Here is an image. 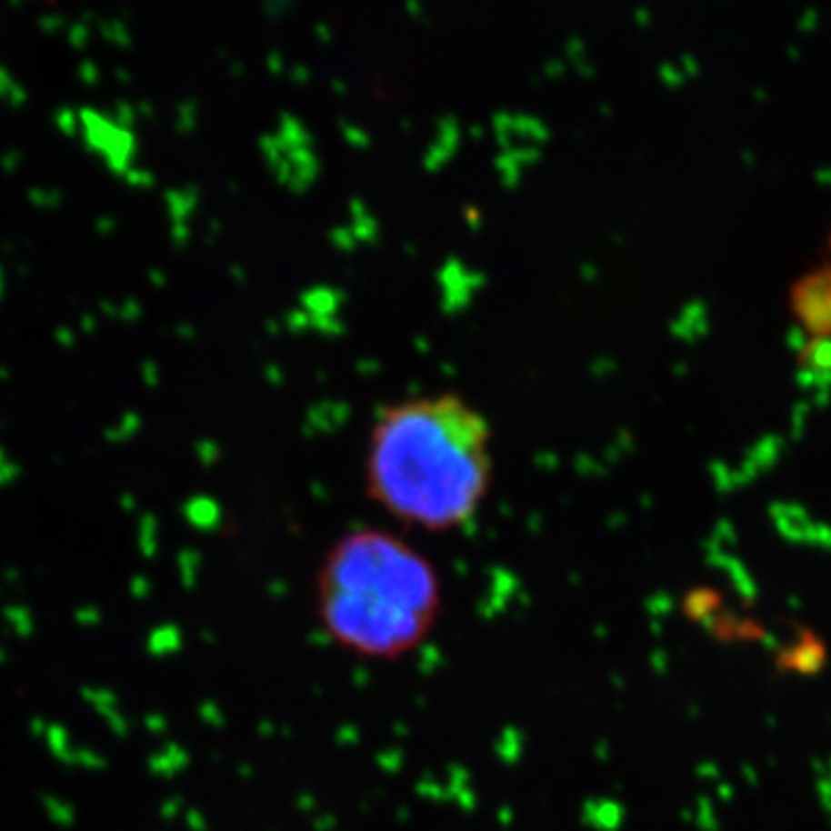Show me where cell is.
Here are the masks:
<instances>
[{
  "mask_svg": "<svg viewBox=\"0 0 831 831\" xmlns=\"http://www.w3.org/2000/svg\"><path fill=\"white\" fill-rule=\"evenodd\" d=\"M492 478L490 423L457 393L405 397L376 414L365 490L402 525L432 534L469 525Z\"/></svg>",
  "mask_w": 831,
  "mask_h": 831,
  "instance_id": "obj_1",
  "label": "cell"
},
{
  "mask_svg": "<svg viewBox=\"0 0 831 831\" xmlns=\"http://www.w3.org/2000/svg\"><path fill=\"white\" fill-rule=\"evenodd\" d=\"M441 577L418 547L379 526H355L325 552L316 615L340 649L370 661L409 656L439 624Z\"/></svg>",
  "mask_w": 831,
  "mask_h": 831,
  "instance_id": "obj_2",
  "label": "cell"
},
{
  "mask_svg": "<svg viewBox=\"0 0 831 831\" xmlns=\"http://www.w3.org/2000/svg\"><path fill=\"white\" fill-rule=\"evenodd\" d=\"M795 316L801 325H806L811 335H829L831 333V268L817 271L816 275L796 282L792 294Z\"/></svg>",
  "mask_w": 831,
  "mask_h": 831,
  "instance_id": "obj_3",
  "label": "cell"
},
{
  "mask_svg": "<svg viewBox=\"0 0 831 831\" xmlns=\"http://www.w3.org/2000/svg\"><path fill=\"white\" fill-rule=\"evenodd\" d=\"M181 640H178V631L174 626H162L157 631L151 633V637L145 640V649L155 654V656H162V654H169V651L178 649Z\"/></svg>",
  "mask_w": 831,
  "mask_h": 831,
  "instance_id": "obj_4",
  "label": "cell"
},
{
  "mask_svg": "<svg viewBox=\"0 0 831 831\" xmlns=\"http://www.w3.org/2000/svg\"><path fill=\"white\" fill-rule=\"evenodd\" d=\"M46 739H49V746L51 751H54V756L70 765L75 748H70V736H67V732L63 730L61 726H51L49 730H46Z\"/></svg>",
  "mask_w": 831,
  "mask_h": 831,
  "instance_id": "obj_5",
  "label": "cell"
},
{
  "mask_svg": "<svg viewBox=\"0 0 831 831\" xmlns=\"http://www.w3.org/2000/svg\"><path fill=\"white\" fill-rule=\"evenodd\" d=\"M42 801H45L46 811H49L51 820H54L55 825L70 826L72 822H75V808H72L67 801L58 799V796H42Z\"/></svg>",
  "mask_w": 831,
  "mask_h": 831,
  "instance_id": "obj_6",
  "label": "cell"
},
{
  "mask_svg": "<svg viewBox=\"0 0 831 831\" xmlns=\"http://www.w3.org/2000/svg\"><path fill=\"white\" fill-rule=\"evenodd\" d=\"M84 697L91 702L100 714L115 709V696L111 691H106V688H84Z\"/></svg>",
  "mask_w": 831,
  "mask_h": 831,
  "instance_id": "obj_7",
  "label": "cell"
},
{
  "mask_svg": "<svg viewBox=\"0 0 831 831\" xmlns=\"http://www.w3.org/2000/svg\"><path fill=\"white\" fill-rule=\"evenodd\" d=\"M7 619L12 621V628H15V633H19V636H24V637L31 636L33 626H35V624H33V616L28 615L25 610H16V607L7 610Z\"/></svg>",
  "mask_w": 831,
  "mask_h": 831,
  "instance_id": "obj_8",
  "label": "cell"
},
{
  "mask_svg": "<svg viewBox=\"0 0 831 831\" xmlns=\"http://www.w3.org/2000/svg\"><path fill=\"white\" fill-rule=\"evenodd\" d=\"M70 765H81V766H88V769H102V766L106 765V760L102 756H97V753L79 748V751L72 753Z\"/></svg>",
  "mask_w": 831,
  "mask_h": 831,
  "instance_id": "obj_9",
  "label": "cell"
},
{
  "mask_svg": "<svg viewBox=\"0 0 831 831\" xmlns=\"http://www.w3.org/2000/svg\"><path fill=\"white\" fill-rule=\"evenodd\" d=\"M102 716L106 718V723H109V727H111V730H114L118 736H125V735H127V730H130V723H127L125 718H123L121 714H118V709L106 711V714H102Z\"/></svg>",
  "mask_w": 831,
  "mask_h": 831,
  "instance_id": "obj_10",
  "label": "cell"
},
{
  "mask_svg": "<svg viewBox=\"0 0 831 831\" xmlns=\"http://www.w3.org/2000/svg\"><path fill=\"white\" fill-rule=\"evenodd\" d=\"M76 621H79L81 626H95L97 621H100V612L95 607H85V612L76 615Z\"/></svg>",
  "mask_w": 831,
  "mask_h": 831,
  "instance_id": "obj_11",
  "label": "cell"
},
{
  "mask_svg": "<svg viewBox=\"0 0 831 831\" xmlns=\"http://www.w3.org/2000/svg\"><path fill=\"white\" fill-rule=\"evenodd\" d=\"M160 726H165V721H162L160 716H145V727H153V730H157Z\"/></svg>",
  "mask_w": 831,
  "mask_h": 831,
  "instance_id": "obj_12",
  "label": "cell"
},
{
  "mask_svg": "<svg viewBox=\"0 0 831 831\" xmlns=\"http://www.w3.org/2000/svg\"><path fill=\"white\" fill-rule=\"evenodd\" d=\"M42 730H45V726H42L40 718H35V721H33V732H42Z\"/></svg>",
  "mask_w": 831,
  "mask_h": 831,
  "instance_id": "obj_13",
  "label": "cell"
},
{
  "mask_svg": "<svg viewBox=\"0 0 831 831\" xmlns=\"http://www.w3.org/2000/svg\"><path fill=\"white\" fill-rule=\"evenodd\" d=\"M829 268H831V235H829Z\"/></svg>",
  "mask_w": 831,
  "mask_h": 831,
  "instance_id": "obj_14",
  "label": "cell"
},
{
  "mask_svg": "<svg viewBox=\"0 0 831 831\" xmlns=\"http://www.w3.org/2000/svg\"><path fill=\"white\" fill-rule=\"evenodd\" d=\"M5 661V654H3V651H0V663Z\"/></svg>",
  "mask_w": 831,
  "mask_h": 831,
  "instance_id": "obj_15",
  "label": "cell"
}]
</instances>
